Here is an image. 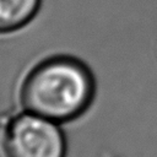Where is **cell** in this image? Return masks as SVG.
<instances>
[{"instance_id":"cell-1","label":"cell","mask_w":157,"mask_h":157,"mask_svg":"<svg viewBox=\"0 0 157 157\" xmlns=\"http://www.w3.org/2000/svg\"><path fill=\"white\" fill-rule=\"evenodd\" d=\"M94 94L96 80L90 66L64 53L36 61L18 87L21 109L61 125L81 117L91 107Z\"/></svg>"},{"instance_id":"cell-2","label":"cell","mask_w":157,"mask_h":157,"mask_svg":"<svg viewBox=\"0 0 157 157\" xmlns=\"http://www.w3.org/2000/svg\"><path fill=\"white\" fill-rule=\"evenodd\" d=\"M0 147L5 157H66L67 137L61 124L21 109L4 119Z\"/></svg>"},{"instance_id":"cell-3","label":"cell","mask_w":157,"mask_h":157,"mask_svg":"<svg viewBox=\"0 0 157 157\" xmlns=\"http://www.w3.org/2000/svg\"><path fill=\"white\" fill-rule=\"evenodd\" d=\"M43 0H0V36L27 27L39 13Z\"/></svg>"}]
</instances>
